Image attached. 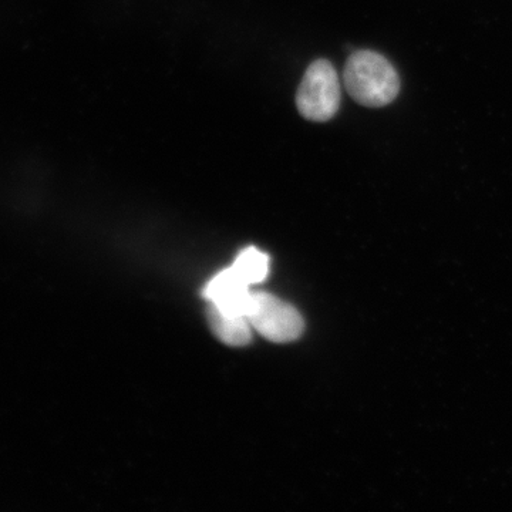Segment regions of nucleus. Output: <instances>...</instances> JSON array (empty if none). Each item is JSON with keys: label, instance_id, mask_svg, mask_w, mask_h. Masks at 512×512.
<instances>
[{"label": "nucleus", "instance_id": "obj_3", "mask_svg": "<svg viewBox=\"0 0 512 512\" xmlns=\"http://www.w3.org/2000/svg\"><path fill=\"white\" fill-rule=\"evenodd\" d=\"M245 318L269 342L289 343L301 338L305 322L298 309L266 292L252 291Z\"/></svg>", "mask_w": 512, "mask_h": 512}, {"label": "nucleus", "instance_id": "obj_5", "mask_svg": "<svg viewBox=\"0 0 512 512\" xmlns=\"http://www.w3.org/2000/svg\"><path fill=\"white\" fill-rule=\"evenodd\" d=\"M208 320H210L212 332L225 345L241 348V346L249 345L252 340V330L254 329L245 316L228 315L210 305Z\"/></svg>", "mask_w": 512, "mask_h": 512}, {"label": "nucleus", "instance_id": "obj_1", "mask_svg": "<svg viewBox=\"0 0 512 512\" xmlns=\"http://www.w3.org/2000/svg\"><path fill=\"white\" fill-rule=\"evenodd\" d=\"M343 82L350 97L366 107L387 106L400 92L399 74L393 64L372 50H359L349 57Z\"/></svg>", "mask_w": 512, "mask_h": 512}, {"label": "nucleus", "instance_id": "obj_4", "mask_svg": "<svg viewBox=\"0 0 512 512\" xmlns=\"http://www.w3.org/2000/svg\"><path fill=\"white\" fill-rule=\"evenodd\" d=\"M251 292V286L245 284L231 266L208 282L204 289V298L221 312L245 316Z\"/></svg>", "mask_w": 512, "mask_h": 512}, {"label": "nucleus", "instance_id": "obj_6", "mask_svg": "<svg viewBox=\"0 0 512 512\" xmlns=\"http://www.w3.org/2000/svg\"><path fill=\"white\" fill-rule=\"evenodd\" d=\"M232 269L239 275V278L249 286L261 284L268 276L269 258L264 252L254 247L239 252Z\"/></svg>", "mask_w": 512, "mask_h": 512}, {"label": "nucleus", "instance_id": "obj_2", "mask_svg": "<svg viewBox=\"0 0 512 512\" xmlns=\"http://www.w3.org/2000/svg\"><path fill=\"white\" fill-rule=\"evenodd\" d=\"M340 82L338 72L326 59L315 60L303 74L296 106L306 120L325 123L336 116L339 111Z\"/></svg>", "mask_w": 512, "mask_h": 512}]
</instances>
